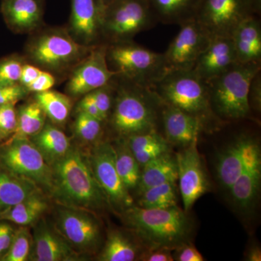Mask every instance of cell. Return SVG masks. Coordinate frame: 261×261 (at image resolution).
<instances>
[{
    "instance_id": "44",
    "label": "cell",
    "mask_w": 261,
    "mask_h": 261,
    "mask_svg": "<svg viewBox=\"0 0 261 261\" xmlns=\"http://www.w3.org/2000/svg\"><path fill=\"white\" fill-rule=\"evenodd\" d=\"M76 112L84 113L93 118H97L99 121H106L102 115L101 114L100 111L94 104L93 100L89 97L88 94L83 96L80 102H79L76 108Z\"/></svg>"
},
{
    "instance_id": "5",
    "label": "cell",
    "mask_w": 261,
    "mask_h": 261,
    "mask_svg": "<svg viewBox=\"0 0 261 261\" xmlns=\"http://www.w3.org/2000/svg\"><path fill=\"white\" fill-rule=\"evenodd\" d=\"M261 63H235L222 74L206 81L211 109L220 121H238L250 116L248 91Z\"/></svg>"
},
{
    "instance_id": "1",
    "label": "cell",
    "mask_w": 261,
    "mask_h": 261,
    "mask_svg": "<svg viewBox=\"0 0 261 261\" xmlns=\"http://www.w3.org/2000/svg\"><path fill=\"white\" fill-rule=\"evenodd\" d=\"M114 100L108 120L123 138L157 130L163 102L152 89L117 74Z\"/></svg>"
},
{
    "instance_id": "14",
    "label": "cell",
    "mask_w": 261,
    "mask_h": 261,
    "mask_svg": "<svg viewBox=\"0 0 261 261\" xmlns=\"http://www.w3.org/2000/svg\"><path fill=\"white\" fill-rule=\"evenodd\" d=\"M179 190L184 208L189 211L210 189V183L198 149L197 140L176 155Z\"/></svg>"
},
{
    "instance_id": "46",
    "label": "cell",
    "mask_w": 261,
    "mask_h": 261,
    "mask_svg": "<svg viewBox=\"0 0 261 261\" xmlns=\"http://www.w3.org/2000/svg\"><path fill=\"white\" fill-rule=\"evenodd\" d=\"M42 70L40 68L32 63H24L20 75V84L27 89L39 76Z\"/></svg>"
},
{
    "instance_id": "6",
    "label": "cell",
    "mask_w": 261,
    "mask_h": 261,
    "mask_svg": "<svg viewBox=\"0 0 261 261\" xmlns=\"http://www.w3.org/2000/svg\"><path fill=\"white\" fill-rule=\"evenodd\" d=\"M149 89L163 102L200 119L205 128L220 121L211 109L205 81L192 69L168 71Z\"/></svg>"
},
{
    "instance_id": "45",
    "label": "cell",
    "mask_w": 261,
    "mask_h": 261,
    "mask_svg": "<svg viewBox=\"0 0 261 261\" xmlns=\"http://www.w3.org/2000/svg\"><path fill=\"white\" fill-rule=\"evenodd\" d=\"M14 234V229L10 224L0 223V258L8 252Z\"/></svg>"
},
{
    "instance_id": "24",
    "label": "cell",
    "mask_w": 261,
    "mask_h": 261,
    "mask_svg": "<svg viewBox=\"0 0 261 261\" xmlns=\"http://www.w3.org/2000/svg\"><path fill=\"white\" fill-rule=\"evenodd\" d=\"M177 180L176 158L169 152L152 160L141 168L140 181L137 187L141 195L150 187Z\"/></svg>"
},
{
    "instance_id": "22",
    "label": "cell",
    "mask_w": 261,
    "mask_h": 261,
    "mask_svg": "<svg viewBox=\"0 0 261 261\" xmlns=\"http://www.w3.org/2000/svg\"><path fill=\"white\" fill-rule=\"evenodd\" d=\"M252 139V137L246 135L239 136L218 154L216 177L224 190H229L242 173L247 147Z\"/></svg>"
},
{
    "instance_id": "26",
    "label": "cell",
    "mask_w": 261,
    "mask_h": 261,
    "mask_svg": "<svg viewBox=\"0 0 261 261\" xmlns=\"http://www.w3.org/2000/svg\"><path fill=\"white\" fill-rule=\"evenodd\" d=\"M125 139L141 168L152 160L170 152L171 144L158 130L130 136Z\"/></svg>"
},
{
    "instance_id": "25",
    "label": "cell",
    "mask_w": 261,
    "mask_h": 261,
    "mask_svg": "<svg viewBox=\"0 0 261 261\" xmlns=\"http://www.w3.org/2000/svg\"><path fill=\"white\" fill-rule=\"evenodd\" d=\"M200 0H147L159 23L180 25L194 20Z\"/></svg>"
},
{
    "instance_id": "48",
    "label": "cell",
    "mask_w": 261,
    "mask_h": 261,
    "mask_svg": "<svg viewBox=\"0 0 261 261\" xmlns=\"http://www.w3.org/2000/svg\"><path fill=\"white\" fill-rule=\"evenodd\" d=\"M247 260L260 261L261 251L260 248L257 246L252 247L247 252Z\"/></svg>"
},
{
    "instance_id": "37",
    "label": "cell",
    "mask_w": 261,
    "mask_h": 261,
    "mask_svg": "<svg viewBox=\"0 0 261 261\" xmlns=\"http://www.w3.org/2000/svg\"><path fill=\"white\" fill-rule=\"evenodd\" d=\"M25 60L18 55L0 59V84H20V75Z\"/></svg>"
},
{
    "instance_id": "23",
    "label": "cell",
    "mask_w": 261,
    "mask_h": 261,
    "mask_svg": "<svg viewBox=\"0 0 261 261\" xmlns=\"http://www.w3.org/2000/svg\"><path fill=\"white\" fill-rule=\"evenodd\" d=\"M231 38L239 63H261V23L258 15L242 22Z\"/></svg>"
},
{
    "instance_id": "35",
    "label": "cell",
    "mask_w": 261,
    "mask_h": 261,
    "mask_svg": "<svg viewBox=\"0 0 261 261\" xmlns=\"http://www.w3.org/2000/svg\"><path fill=\"white\" fill-rule=\"evenodd\" d=\"M103 123L86 113L77 112L73 130L80 140L87 142H94L102 134Z\"/></svg>"
},
{
    "instance_id": "3",
    "label": "cell",
    "mask_w": 261,
    "mask_h": 261,
    "mask_svg": "<svg viewBox=\"0 0 261 261\" xmlns=\"http://www.w3.org/2000/svg\"><path fill=\"white\" fill-rule=\"evenodd\" d=\"M123 212L126 224L152 248H176L187 243L193 228L187 211L178 206L146 209L132 205Z\"/></svg>"
},
{
    "instance_id": "47",
    "label": "cell",
    "mask_w": 261,
    "mask_h": 261,
    "mask_svg": "<svg viewBox=\"0 0 261 261\" xmlns=\"http://www.w3.org/2000/svg\"><path fill=\"white\" fill-rule=\"evenodd\" d=\"M171 249L158 247L152 248L150 251L147 252L144 257L143 260L147 261H172L173 256L171 255Z\"/></svg>"
},
{
    "instance_id": "19",
    "label": "cell",
    "mask_w": 261,
    "mask_h": 261,
    "mask_svg": "<svg viewBox=\"0 0 261 261\" xmlns=\"http://www.w3.org/2000/svg\"><path fill=\"white\" fill-rule=\"evenodd\" d=\"M238 62L231 38L213 37L192 70L206 82L222 74Z\"/></svg>"
},
{
    "instance_id": "4",
    "label": "cell",
    "mask_w": 261,
    "mask_h": 261,
    "mask_svg": "<svg viewBox=\"0 0 261 261\" xmlns=\"http://www.w3.org/2000/svg\"><path fill=\"white\" fill-rule=\"evenodd\" d=\"M93 47L77 42L66 28L42 27L31 34L25 45V59L53 75L63 74L70 73Z\"/></svg>"
},
{
    "instance_id": "40",
    "label": "cell",
    "mask_w": 261,
    "mask_h": 261,
    "mask_svg": "<svg viewBox=\"0 0 261 261\" xmlns=\"http://www.w3.org/2000/svg\"><path fill=\"white\" fill-rule=\"evenodd\" d=\"M29 92L20 84H0V106L15 105Z\"/></svg>"
},
{
    "instance_id": "18",
    "label": "cell",
    "mask_w": 261,
    "mask_h": 261,
    "mask_svg": "<svg viewBox=\"0 0 261 261\" xmlns=\"http://www.w3.org/2000/svg\"><path fill=\"white\" fill-rule=\"evenodd\" d=\"M46 0H1L7 27L18 34H31L44 27Z\"/></svg>"
},
{
    "instance_id": "2",
    "label": "cell",
    "mask_w": 261,
    "mask_h": 261,
    "mask_svg": "<svg viewBox=\"0 0 261 261\" xmlns=\"http://www.w3.org/2000/svg\"><path fill=\"white\" fill-rule=\"evenodd\" d=\"M51 190L65 205L80 210H97L108 200L83 154L71 148L61 159L53 163Z\"/></svg>"
},
{
    "instance_id": "42",
    "label": "cell",
    "mask_w": 261,
    "mask_h": 261,
    "mask_svg": "<svg viewBox=\"0 0 261 261\" xmlns=\"http://www.w3.org/2000/svg\"><path fill=\"white\" fill-rule=\"evenodd\" d=\"M248 102L250 111L260 112L261 110V73L258 72L250 82L248 91Z\"/></svg>"
},
{
    "instance_id": "33",
    "label": "cell",
    "mask_w": 261,
    "mask_h": 261,
    "mask_svg": "<svg viewBox=\"0 0 261 261\" xmlns=\"http://www.w3.org/2000/svg\"><path fill=\"white\" fill-rule=\"evenodd\" d=\"M141 196L139 203L143 208L166 209L177 206L176 182L150 187Z\"/></svg>"
},
{
    "instance_id": "49",
    "label": "cell",
    "mask_w": 261,
    "mask_h": 261,
    "mask_svg": "<svg viewBox=\"0 0 261 261\" xmlns=\"http://www.w3.org/2000/svg\"><path fill=\"white\" fill-rule=\"evenodd\" d=\"M114 1H116V0H101V2H102V3L105 7H106V5L111 4V3H113V2Z\"/></svg>"
},
{
    "instance_id": "36",
    "label": "cell",
    "mask_w": 261,
    "mask_h": 261,
    "mask_svg": "<svg viewBox=\"0 0 261 261\" xmlns=\"http://www.w3.org/2000/svg\"><path fill=\"white\" fill-rule=\"evenodd\" d=\"M32 238L25 228L15 231L11 245L6 254L2 257L3 261H25L30 256Z\"/></svg>"
},
{
    "instance_id": "17",
    "label": "cell",
    "mask_w": 261,
    "mask_h": 261,
    "mask_svg": "<svg viewBox=\"0 0 261 261\" xmlns=\"http://www.w3.org/2000/svg\"><path fill=\"white\" fill-rule=\"evenodd\" d=\"M57 224L59 232L73 249L89 251L99 243V224L85 211L75 208L60 211Z\"/></svg>"
},
{
    "instance_id": "38",
    "label": "cell",
    "mask_w": 261,
    "mask_h": 261,
    "mask_svg": "<svg viewBox=\"0 0 261 261\" xmlns=\"http://www.w3.org/2000/svg\"><path fill=\"white\" fill-rule=\"evenodd\" d=\"M87 94L93 100L106 121H107L112 110L114 100L115 88L112 80L107 85L92 91Z\"/></svg>"
},
{
    "instance_id": "39",
    "label": "cell",
    "mask_w": 261,
    "mask_h": 261,
    "mask_svg": "<svg viewBox=\"0 0 261 261\" xmlns=\"http://www.w3.org/2000/svg\"><path fill=\"white\" fill-rule=\"evenodd\" d=\"M15 105L0 106V135L7 137L14 133L17 126V110Z\"/></svg>"
},
{
    "instance_id": "41",
    "label": "cell",
    "mask_w": 261,
    "mask_h": 261,
    "mask_svg": "<svg viewBox=\"0 0 261 261\" xmlns=\"http://www.w3.org/2000/svg\"><path fill=\"white\" fill-rule=\"evenodd\" d=\"M56 76L50 72L42 70L39 76L27 87L29 93H39L51 89L56 84Z\"/></svg>"
},
{
    "instance_id": "28",
    "label": "cell",
    "mask_w": 261,
    "mask_h": 261,
    "mask_svg": "<svg viewBox=\"0 0 261 261\" xmlns=\"http://www.w3.org/2000/svg\"><path fill=\"white\" fill-rule=\"evenodd\" d=\"M32 142L49 164L61 159L70 149L69 138L53 124L45 123L42 129L32 137Z\"/></svg>"
},
{
    "instance_id": "7",
    "label": "cell",
    "mask_w": 261,
    "mask_h": 261,
    "mask_svg": "<svg viewBox=\"0 0 261 261\" xmlns=\"http://www.w3.org/2000/svg\"><path fill=\"white\" fill-rule=\"evenodd\" d=\"M106 59L110 69L117 74L147 88L167 73L163 53L133 40L107 44Z\"/></svg>"
},
{
    "instance_id": "27",
    "label": "cell",
    "mask_w": 261,
    "mask_h": 261,
    "mask_svg": "<svg viewBox=\"0 0 261 261\" xmlns=\"http://www.w3.org/2000/svg\"><path fill=\"white\" fill-rule=\"evenodd\" d=\"M34 181L10 171H0V212L36 193Z\"/></svg>"
},
{
    "instance_id": "16",
    "label": "cell",
    "mask_w": 261,
    "mask_h": 261,
    "mask_svg": "<svg viewBox=\"0 0 261 261\" xmlns=\"http://www.w3.org/2000/svg\"><path fill=\"white\" fill-rule=\"evenodd\" d=\"M104 8L101 0H70L66 29L77 42L87 47L105 44L102 33Z\"/></svg>"
},
{
    "instance_id": "10",
    "label": "cell",
    "mask_w": 261,
    "mask_h": 261,
    "mask_svg": "<svg viewBox=\"0 0 261 261\" xmlns=\"http://www.w3.org/2000/svg\"><path fill=\"white\" fill-rule=\"evenodd\" d=\"M0 159L10 172L51 190V168L29 139H10L0 151Z\"/></svg>"
},
{
    "instance_id": "8",
    "label": "cell",
    "mask_w": 261,
    "mask_h": 261,
    "mask_svg": "<svg viewBox=\"0 0 261 261\" xmlns=\"http://www.w3.org/2000/svg\"><path fill=\"white\" fill-rule=\"evenodd\" d=\"M158 23L147 0H116L104 8L103 41L108 44L133 40Z\"/></svg>"
},
{
    "instance_id": "15",
    "label": "cell",
    "mask_w": 261,
    "mask_h": 261,
    "mask_svg": "<svg viewBox=\"0 0 261 261\" xmlns=\"http://www.w3.org/2000/svg\"><path fill=\"white\" fill-rule=\"evenodd\" d=\"M260 183V148L257 141L252 138L247 147L243 171L228 190L233 205L242 214L253 211L258 200Z\"/></svg>"
},
{
    "instance_id": "34",
    "label": "cell",
    "mask_w": 261,
    "mask_h": 261,
    "mask_svg": "<svg viewBox=\"0 0 261 261\" xmlns=\"http://www.w3.org/2000/svg\"><path fill=\"white\" fill-rule=\"evenodd\" d=\"M135 245L120 231L108 235L106 246L99 256L102 261H133L137 257Z\"/></svg>"
},
{
    "instance_id": "9",
    "label": "cell",
    "mask_w": 261,
    "mask_h": 261,
    "mask_svg": "<svg viewBox=\"0 0 261 261\" xmlns=\"http://www.w3.org/2000/svg\"><path fill=\"white\" fill-rule=\"evenodd\" d=\"M260 12L261 0H200L195 19L211 38H231L242 22Z\"/></svg>"
},
{
    "instance_id": "31",
    "label": "cell",
    "mask_w": 261,
    "mask_h": 261,
    "mask_svg": "<svg viewBox=\"0 0 261 261\" xmlns=\"http://www.w3.org/2000/svg\"><path fill=\"white\" fill-rule=\"evenodd\" d=\"M34 100L53 124L63 125L68 120L72 108V99L69 95L49 89L35 93Z\"/></svg>"
},
{
    "instance_id": "12",
    "label": "cell",
    "mask_w": 261,
    "mask_h": 261,
    "mask_svg": "<svg viewBox=\"0 0 261 261\" xmlns=\"http://www.w3.org/2000/svg\"><path fill=\"white\" fill-rule=\"evenodd\" d=\"M89 163L108 202L123 211L133 205V198L117 171L112 144L103 142L96 146Z\"/></svg>"
},
{
    "instance_id": "13",
    "label": "cell",
    "mask_w": 261,
    "mask_h": 261,
    "mask_svg": "<svg viewBox=\"0 0 261 261\" xmlns=\"http://www.w3.org/2000/svg\"><path fill=\"white\" fill-rule=\"evenodd\" d=\"M106 49L107 44L95 46L72 70L66 84V92L70 97H83L107 85L117 75L108 67Z\"/></svg>"
},
{
    "instance_id": "29",
    "label": "cell",
    "mask_w": 261,
    "mask_h": 261,
    "mask_svg": "<svg viewBox=\"0 0 261 261\" xmlns=\"http://www.w3.org/2000/svg\"><path fill=\"white\" fill-rule=\"evenodd\" d=\"M46 201L38 192L33 194L16 205L0 212V220L10 221L20 226L35 222L47 209Z\"/></svg>"
},
{
    "instance_id": "30",
    "label": "cell",
    "mask_w": 261,
    "mask_h": 261,
    "mask_svg": "<svg viewBox=\"0 0 261 261\" xmlns=\"http://www.w3.org/2000/svg\"><path fill=\"white\" fill-rule=\"evenodd\" d=\"M113 146L117 171L123 185L129 191L138 185L141 174L140 164L132 153L126 139L121 137Z\"/></svg>"
},
{
    "instance_id": "20",
    "label": "cell",
    "mask_w": 261,
    "mask_h": 261,
    "mask_svg": "<svg viewBox=\"0 0 261 261\" xmlns=\"http://www.w3.org/2000/svg\"><path fill=\"white\" fill-rule=\"evenodd\" d=\"M160 119L165 138L171 145L187 147L197 140L200 132L205 129L198 118L163 102Z\"/></svg>"
},
{
    "instance_id": "50",
    "label": "cell",
    "mask_w": 261,
    "mask_h": 261,
    "mask_svg": "<svg viewBox=\"0 0 261 261\" xmlns=\"http://www.w3.org/2000/svg\"><path fill=\"white\" fill-rule=\"evenodd\" d=\"M0 139H1V135H0Z\"/></svg>"
},
{
    "instance_id": "11",
    "label": "cell",
    "mask_w": 261,
    "mask_h": 261,
    "mask_svg": "<svg viewBox=\"0 0 261 261\" xmlns=\"http://www.w3.org/2000/svg\"><path fill=\"white\" fill-rule=\"evenodd\" d=\"M179 27V32L163 53L167 72L192 69L211 42V36L196 19Z\"/></svg>"
},
{
    "instance_id": "21",
    "label": "cell",
    "mask_w": 261,
    "mask_h": 261,
    "mask_svg": "<svg viewBox=\"0 0 261 261\" xmlns=\"http://www.w3.org/2000/svg\"><path fill=\"white\" fill-rule=\"evenodd\" d=\"M32 247V260L67 261L77 258L75 249L44 222H41L34 230Z\"/></svg>"
},
{
    "instance_id": "32",
    "label": "cell",
    "mask_w": 261,
    "mask_h": 261,
    "mask_svg": "<svg viewBox=\"0 0 261 261\" xmlns=\"http://www.w3.org/2000/svg\"><path fill=\"white\" fill-rule=\"evenodd\" d=\"M45 113L35 100L17 111V126L10 139L29 138L37 135L45 125Z\"/></svg>"
},
{
    "instance_id": "43",
    "label": "cell",
    "mask_w": 261,
    "mask_h": 261,
    "mask_svg": "<svg viewBox=\"0 0 261 261\" xmlns=\"http://www.w3.org/2000/svg\"><path fill=\"white\" fill-rule=\"evenodd\" d=\"M173 260L178 261H202L204 257L196 247L183 244L176 247V251L173 255Z\"/></svg>"
}]
</instances>
